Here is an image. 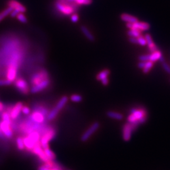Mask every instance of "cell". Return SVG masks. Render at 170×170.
<instances>
[{
	"label": "cell",
	"instance_id": "29",
	"mask_svg": "<svg viewBox=\"0 0 170 170\" xmlns=\"http://www.w3.org/2000/svg\"><path fill=\"white\" fill-rule=\"evenodd\" d=\"M75 3L79 6L90 5L93 3V0H76Z\"/></svg>",
	"mask_w": 170,
	"mask_h": 170
},
{
	"label": "cell",
	"instance_id": "23",
	"mask_svg": "<svg viewBox=\"0 0 170 170\" xmlns=\"http://www.w3.org/2000/svg\"><path fill=\"white\" fill-rule=\"evenodd\" d=\"M43 149H44V153L45 154L47 157L49 158V159L51 160V161H55L56 159V156L54 154V152L49 148V147L44 148Z\"/></svg>",
	"mask_w": 170,
	"mask_h": 170
},
{
	"label": "cell",
	"instance_id": "25",
	"mask_svg": "<svg viewBox=\"0 0 170 170\" xmlns=\"http://www.w3.org/2000/svg\"><path fill=\"white\" fill-rule=\"evenodd\" d=\"M13 8L10 7H8L7 8H6L4 9L2 12L0 13V22H1L3 19L6 18V16L10 14V13L12 12Z\"/></svg>",
	"mask_w": 170,
	"mask_h": 170
},
{
	"label": "cell",
	"instance_id": "26",
	"mask_svg": "<svg viewBox=\"0 0 170 170\" xmlns=\"http://www.w3.org/2000/svg\"><path fill=\"white\" fill-rule=\"evenodd\" d=\"M141 35V32L138 30H136L134 29H130L127 32V35L129 37H138L139 36Z\"/></svg>",
	"mask_w": 170,
	"mask_h": 170
},
{
	"label": "cell",
	"instance_id": "11",
	"mask_svg": "<svg viewBox=\"0 0 170 170\" xmlns=\"http://www.w3.org/2000/svg\"><path fill=\"white\" fill-rule=\"evenodd\" d=\"M37 170H64V169L58 163H56L55 161H50L39 166Z\"/></svg>",
	"mask_w": 170,
	"mask_h": 170
},
{
	"label": "cell",
	"instance_id": "5",
	"mask_svg": "<svg viewBox=\"0 0 170 170\" xmlns=\"http://www.w3.org/2000/svg\"><path fill=\"white\" fill-rule=\"evenodd\" d=\"M49 78V75L47 71L45 69H42L41 71L34 73L32 76L30 83L32 86L37 85L40 83L44 81V80Z\"/></svg>",
	"mask_w": 170,
	"mask_h": 170
},
{
	"label": "cell",
	"instance_id": "14",
	"mask_svg": "<svg viewBox=\"0 0 170 170\" xmlns=\"http://www.w3.org/2000/svg\"><path fill=\"white\" fill-rule=\"evenodd\" d=\"M23 106V105L22 102H18L13 108H10L8 113L10 116L11 119L15 120L18 117L22 112Z\"/></svg>",
	"mask_w": 170,
	"mask_h": 170
},
{
	"label": "cell",
	"instance_id": "40",
	"mask_svg": "<svg viewBox=\"0 0 170 170\" xmlns=\"http://www.w3.org/2000/svg\"><path fill=\"white\" fill-rule=\"evenodd\" d=\"M129 42L132 43V44H138V41H137V39L135 37H129Z\"/></svg>",
	"mask_w": 170,
	"mask_h": 170
},
{
	"label": "cell",
	"instance_id": "3",
	"mask_svg": "<svg viewBox=\"0 0 170 170\" xmlns=\"http://www.w3.org/2000/svg\"><path fill=\"white\" fill-rule=\"evenodd\" d=\"M68 101V98L66 96H64L59 100L55 107L53 108L47 115V120L48 121H52L58 116L60 110L64 107Z\"/></svg>",
	"mask_w": 170,
	"mask_h": 170
},
{
	"label": "cell",
	"instance_id": "21",
	"mask_svg": "<svg viewBox=\"0 0 170 170\" xmlns=\"http://www.w3.org/2000/svg\"><path fill=\"white\" fill-rule=\"evenodd\" d=\"M110 74V69H103L102 71H101L97 75H96V79H97L98 81H102L103 80L108 78Z\"/></svg>",
	"mask_w": 170,
	"mask_h": 170
},
{
	"label": "cell",
	"instance_id": "27",
	"mask_svg": "<svg viewBox=\"0 0 170 170\" xmlns=\"http://www.w3.org/2000/svg\"><path fill=\"white\" fill-rule=\"evenodd\" d=\"M2 119H3V121L6 123V124L12 125V119L10 118V116H9V114L8 112H4L2 114Z\"/></svg>",
	"mask_w": 170,
	"mask_h": 170
},
{
	"label": "cell",
	"instance_id": "9",
	"mask_svg": "<svg viewBox=\"0 0 170 170\" xmlns=\"http://www.w3.org/2000/svg\"><path fill=\"white\" fill-rule=\"evenodd\" d=\"M126 26L129 29H134L141 32L148 30L150 28V25L148 23L139 22V21L132 23H127Z\"/></svg>",
	"mask_w": 170,
	"mask_h": 170
},
{
	"label": "cell",
	"instance_id": "41",
	"mask_svg": "<svg viewBox=\"0 0 170 170\" xmlns=\"http://www.w3.org/2000/svg\"><path fill=\"white\" fill-rule=\"evenodd\" d=\"M145 64H146V62H142V61H141V62H139L138 64H137V67L139 68H140V69H142L143 68H144Z\"/></svg>",
	"mask_w": 170,
	"mask_h": 170
},
{
	"label": "cell",
	"instance_id": "13",
	"mask_svg": "<svg viewBox=\"0 0 170 170\" xmlns=\"http://www.w3.org/2000/svg\"><path fill=\"white\" fill-rule=\"evenodd\" d=\"M50 84H51V79H50V78H48L44 80V81H42L41 83H40L37 85L32 86V88L30 89V91L32 93H34V94L41 92L47 88Z\"/></svg>",
	"mask_w": 170,
	"mask_h": 170
},
{
	"label": "cell",
	"instance_id": "1",
	"mask_svg": "<svg viewBox=\"0 0 170 170\" xmlns=\"http://www.w3.org/2000/svg\"><path fill=\"white\" fill-rule=\"evenodd\" d=\"M147 112L144 109L132 108L131 114L127 117V121L129 123L139 125L144 124L147 121Z\"/></svg>",
	"mask_w": 170,
	"mask_h": 170
},
{
	"label": "cell",
	"instance_id": "33",
	"mask_svg": "<svg viewBox=\"0 0 170 170\" xmlns=\"http://www.w3.org/2000/svg\"><path fill=\"white\" fill-rule=\"evenodd\" d=\"M70 19H71V22L76 23L78 22L79 19V15L77 13H72L71 15H70Z\"/></svg>",
	"mask_w": 170,
	"mask_h": 170
},
{
	"label": "cell",
	"instance_id": "43",
	"mask_svg": "<svg viewBox=\"0 0 170 170\" xmlns=\"http://www.w3.org/2000/svg\"><path fill=\"white\" fill-rule=\"evenodd\" d=\"M158 61H159L161 62V63L163 62H165V59H164V58H163V56H161V57H160Z\"/></svg>",
	"mask_w": 170,
	"mask_h": 170
},
{
	"label": "cell",
	"instance_id": "42",
	"mask_svg": "<svg viewBox=\"0 0 170 170\" xmlns=\"http://www.w3.org/2000/svg\"><path fill=\"white\" fill-rule=\"evenodd\" d=\"M3 109H4V105L2 103L0 102V112H2L3 110Z\"/></svg>",
	"mask_w": 170,
	"mask_h": 170
},
{
	"label": "cell",
	"instance_id": "19",
	"mask_svg": "<svg viewBox=\"0 0 170 170\" xmlns=\"http://www.w3.org/2000/svg\"><path fill=\"white\" fill-rule=\"evenodd\" d=\"M80 29L85 35V37L90 42H95V37L94 35H93L92 33L90 32V30L88 29V28L86 27L85 25H82L80 26Z\"/></svg>",
	"mask_w": 170,
	"mask_h": 170
},
{
	"label": "cell",
	"instance_id": "36",
	"mask_svg": "<svg viewBox=\"0 0 170 170\" xmlns=\"http://www.w3.org/2000/svg\"><path fill=\"white\" fill-rule=\"evenodd\" d=\"M162 66L163 68H164L165 71L167 72L168 74H170V66L167 64V63H166L165 62H162Z\"/></svg>",
	"mask_w": 170,
	"mask_h": 170
},
{
	"label": "cell",
	"instance_id": "35",
	"mask_svg": "<svg viewBox=\"0 0 170 170\" xmlns=\"http://www.w3.org/2000/svg\"><path fill=\"white\" fill-rule=\"evenodd\" d=\"M139 60L142 62H147L149 61V55H142L139 57Z\"/></svg>",
	"mask_w": 170,
	"mask_h": 170
},
{
	"label": "cell",
	"instance_id": "31",
	"mask_svg": "<svg viewBox=\"0 0 170 170\" xmlns=\"http://www.w3.org/2000/svg\"><path fill=\"white\" fill-rule=\"evenodd\" d=\"M16 144H17V148L19 150L22 151L25 149V146L24 143H23V140L22 137H19L17 139H16Z\"/></svg>",
	"mask_w": 170,
	"mask_h": 170
},
{
	"label": "cell",
	"instance_id": "15",
	"mask_svg": "<svg viewBox=\"0 0 170 170\" xmlns=\"http://www.w3.org/2000/svg\"><path fill=\"white\" fill-rule=\"evenodd\" d=\"M30 119L31 121L34 122V123L41 124H42V123H44V122L45 121V115L41 112L35 110L32 112Z\"/></svg>",
	"mask_w": 170,
	"mask_h": 170
},
{
	"label": "cell",
	"instance_id": "32",
	"mask_svg": "<svg viewBox=\"0 0 170 170\" xmlns=\"http://www.w3.org/2000/svg\"><path fill=\"white\" fill-rule=\"evenodd\" d=\"M18 20L21 23H26L28 22L27 20V18L26 17L25 15L23 14V13H20L18 14V15L16 16V17Z\"/></svg>",
	"mask_w": 170,
	"mask_h": 170
},
{
	"label": "cell",
	"instance_id": "12",
	"mask_svg": "<svg viewBox=\"0 0 170 170\" xmlns=\"http://www.w3.org/2000/svg\"><path fill=\"white\" fill-rule=\"evenodd\" d=\"M17 66L18 65L14 64V63H10L7 69V73H6V77L7 79L10 82L15 81L17 74Z\"/></svg>",
	"mask_w": 170,
	"mask_h": 170
},
{
	"label": "cell",
	"instance_id": "24",
	"mask_svg": "<svg viewBox=\"0 0 170 170\" xmlns=\"http://www.w3.org/2000/svg\"><path fill=\"white\" fill-rule=\"evenodd\" d=\"M161 56H162V53L159 51H157L156 52H152L149 55V61H151L152 62H156V61L159 60V58Z\"/></svg>",
	"mask_w": 170,
	"mask_h": 170
},
{
	"label": "cell",
	"instance_id": "39",
	"mask_svg": "<svg viewBox=\"0 0 170 170\" xmlns=\"http://www.w3.org/2000/svg\"><path fill=\"white\" fill-rule=\"evenodd\" d=\"M18 13H20V12L18 10H16V9H13L12 12L10 13V14L9 15H10V16L12 18H16Z\"/></svg>",
	"mask_w": 170,
	"mask_h": 170
},
{
	"label": "cell",
	"instance_id": "17",
	"mask_svg": "<svg viewBox=\"0 0 170 170\" xmlns=\"http://www.w3.org/2000/svg\"><path fill=\"white\" fill-rule=\"evenodd\" d=\"M0 129L1 130L3 134L7 138H12L13 136V131L11 125L6 124L3 121L0 122Z\"/></svg>",
	"mask_w": 170,
	"mask_h": 170
},
{
	"label": "cell",
	"instance_id": "16",
	"mask_svg": "<svg viewBox=\"0 0 170 170\" xmlns=\"http://www.w3.org/2000/svg\"><path fill=\"white\" fill-rule=\"evenodd\" d=\"M8 7L12 8L13 9H16L20 13H25L26 11V8L24 5L21 4L20 3L16 1V0H9L7 3Z\"/></svg>",
	"mask_w": 170,
	"mask_h": 170
},
{
	"label": "cell",
	"instance_id": "7",
	"mask_svg": "<svg viewBox=\"0 0 170 170\" xmlns=\"http://www.w3.org/2000/svg\"><path fill=\"white\" fill-rule=\"evenodd\" d=\"M100 127V124L98 122H94L93 124L83 133L81 137V141L82 142H86L91 137L93 134H94L96 131Z\"/></svg>",
	"mask_w": 170,
	"mask_h": 170
},
{
	"label": "cell",
	"instance_id": "10",
	"mask_svg": "<svg viewBox=\"0 0 170 170\" xmlns=\"http://www.w3.org/2000/svg\"><path fill=\"white\" fill-rule=\"evenodd\" d=\"M32 152L36 156H37L44 163H47L51 161V160L49 159V158L46 156L45 154L44 153V149H43L41 144H40V142L37 143V144L34 146Z\"/></svg>",
	"mask_w": 170,
	"mask_h": 170
},
{
	"label": "cell",
	"instance_id": "4",
	"mask_svg": "<svg viewBox=\"0 0 170 170\" xmlns=\"http://www.w3.org/2000/svg\"><path fill=\"white\" fill-rule=\"evenodd\" d=\"M56 135V131L53 128H47L45 131L43 132L42 135L40 139V144L42 148L49 147V142L55 137Z\"/></svg>",
	"mask_w": 170,
	"mask_h": 170
},
{
	"label": "cell",
	"instance_id": "38",
	"mask_svg": "<svg viewBox=\"0 0 170 170\" xmlns=\"http://www.w3.org/2000/svg\"><path fill=\"white\" fill-rule=\"evenodd\" d=\"M12 83V82H10L7 79H1L0 80V86H5V85H9Z\"/></svg>",
	"mask_w": 170,
	"mask_h": 170
},
{
	"label": "cell",
	"instance_id": "30",
	"mask_svg": "<svg viewBox=\"0 0 170 170\" xmlns=\"http://www.w3.org/2000/svg\"><path fill=\"white\" fill-rule=\"evenodd\" d=\"M70 100H71V101H72V102L78 103L83 100V97L80 95L73 94L70 96Z\"/></svg>",
	"mask_w": 170,
	"mask_h": 170
},
{
	"label": "cell",
	"instance_id": "6",
	"mask_svg": "<svg viewBox=\"0 0 170 170\" xmlns=\"http://www.w3.org/2000/svg\"><path fill=\"white\" fill-rule=\"evenodd\" d=\"M138 125L135 124L127 122L122 127V137L124 141H129L131 139L133 131L137 128Z\"/></svg>",
	"mask_w": 170,
	"mask_h": 170
},
{
	"label": "cell",
	"instance_id": "34",
	"mask_svg": "<svg viewBox=\"0 0 170 170\" xmlns=\"http://www.w3.org/2000/svg\"><path fill=\"white\" fill-rule=\"evenodd\" d=\"M137 39L138 44L141 45L142 46H145L146 44H147L145 38L142 35H141L140 36H139L138 37H137Z\"/></svg>",
	"mask_w": 170,
	"mask_h": 170
},
{
	"label": "cell",
	"instance_id": "20",
	"mask_svg": "<svg viewBox=\"0 0 170 170\" xmlns=\"http://www.w3.org/2000/svg\"><path fill=\"white\" fill-rule=\"evenodd\" d=\"M144 38L146 41V43H147V44L148 45V47H149L150 52L152 53V52L158 51V47L156 45V44H154V42H153L151 35H150L149 34H146L145 35Z\"/></svg>",
	"mask_w": 170,
	"mask_h": 170
},
{
	"label": "cell",
	"instance_id": "8",
	"mask_svg": "<svg viewBox=\"0 0 170 170\" xmlns=\"http://www.w3.org/2000/svg\"><path fill=\"white\" fill-rule=\"evenodd\" d=\"M15 86L16 89L23 95H27L30 91L27 82L22 78H19L15 80Z\"/></svg>",
	"mask_w": 170,
	"mask_h": 170
},
{
	"label": "cell",
	"instance_id": "2",
	"mask_svg": "<svg viewBox=\"0 0 170 170\" xmlns=\"http://www.w3.org/2000/svg\"><path fill=\"white\" fill-rule=\"evenodd\" d=\"M55 7L57 11L59 12L62 15L70 16L72 13H77L80 6L75 2L72 4H69L67 3L56 1L55 3Z\"/></svg>",
	"mask_w": 170,
	"mask_h": 170
},
{
	"label": "cell",
	"instance_id": "28",
	"mask_svg": "<svg viewBox=\"0 0 170 170\" xmlns=\"http://www.w3.org/2000/svg\"><path fill=\"white\" fill-rule=\"evenodd\" d=\"M153 66V62L151 61H147L146 62V64L144 66V68L142 69V72L144 73V74H147L149 72L150 70L152 68Z\"/></svg>",
	"mask_w": 170,
	"mask_h": 170
},
{
	"label": "cell",
	"instance_id": "18",
	"mask_svg": "<svg viewBox=\"0 0 170 170\" xmlns=\"http://www.w3.org/2000/svg\"><path fill=\"white\" fill-rule=\"evenodd\" d=\"M120 18L121 19V20L126 22L127 23H132L138 22V18H136L135 16L125 13H122V14L120 15Z\"/></svg>",
	"mask_w": 170,
	"mask_h": 170
},
{
	"label": "cell",
	"instance_id": "37",
	"mask_svg": "<svg viewBox=\"0 0 170 170\" xmlns=\"http://www.w3.org/2000/svg\"><path fill=\"white\" fill-rule=\"evenodd\" d=\"M22 112L24 113L25 115H28L30 113V109L27 106H23Z\"/></svg>",
	"mask_w": 170,
	"mask_h": 170
},
{
	"label": "cell",
	"instance_id": "22",
	"mask_svg": "<svg viewBox=\"0 0 170 170\" xmlns=\"http://www.w3.org/2000/svg\"><path fill=\"white\" fill-rule=\"evenodd\" d=\"M106 115L108 117L113 119L115 120H117V121H121L124 118V116L121 113L113 112V111H108L106 113Z\"/></svg>",
	"mask_w": 170,
	"mask_h": 170
}]
</instances>
